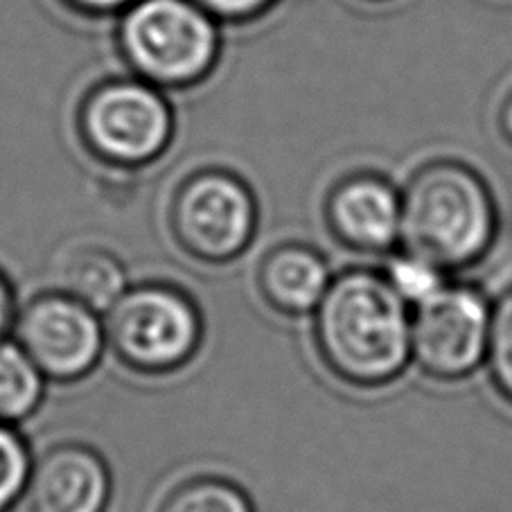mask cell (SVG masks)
<instances>
[{
    "instance_id": "obj_1",
    "label": "cell",
    "mask_w": 512,
    "mask_h": 512,
    "mask_svg": "<svg viewBox=\"0 0 512 512\" xmlns=\"http://www.w3.org/2000/svg\"><path fill=\"white\" fill-rule=\"evenodd\" d=\"M312 337L323 366L339 382L379 388L411 361V314L384 273L350 269L332 278L312 314Z\"/></svg>"
},
{
    "instance_id": "obj_2",
    "label": "cell",
    "mask_w": 512,
    "mask_h": 512,
    "mask_svg": "<svg viewBox=\"0 0 512 512\" xmlns=\"http://www.w3.org/2000/svg\"><path fill=\"white\" fill-rule=\"evenodd\" d=\"M499 226L497 203L483 176L458 161H436L402 192L400 242L443 271H461L488 253Z\"/></svg>"
},
{
    "instance_id": "obj_3",
    "label": "cell",
    "mask_w": 512,
    "mask_h": 512,
    "mask_svg": "<svg viewBox=\"0 0 512 512\" xmlns=\"http://www.w3.org/2000/svg\"><path fill=\"white\" fill-rule=\"evenodd\" d=\"M122 64L165 93L188 91L215 73L222 59V23L192 0H138L118 16Z\"/></svg>"
},
{
    "instance_id": "obj_4",
    "label": "cell",
    "mask_w": 512,
    "mask_h": 512,
    "mask_svg": "<svg viewBox=\"0 0 512 512\" xmlns=\"http://www.w3.org/2000/svg\"><path fill=\"white\" fill-rule=\"evenodd\" d=\"M107 350L129 373L170 377L199 357L206 319L197 300L174 282L129 285L104 314Z\"/></svg>"
},
{
    "instance_id": "obj_5",
    "label": "cell",
    "mask_w": 512,
    "mask_h": 512,
    "mask_svg": "<svg viewBox=\"0 0 512 512\" xmlns=\"http://www.w3.org/2000/svg\"><path fill=\"white\" fill-rule=\"evenodd\" d=\"M75 122L86 154L122 172L161 161L176 134L167 93L134 75L93 86L79 102Z\"/></svg>"
},
{
    "instance_id": "obj_6",
    "label": "cell",
    "mask_w": 512,
    "mask_h": 512,
    "mask_svg": "<svg viewBox=\"0 0 512 512\" xmlns=\"http://www.w3.org/2000/svg\"><path fill=\"white\" fill-rule=\"evenodd\" d=\"M167 228L190 260L226 267L244 258L258 237L260 203L242 176L224 167H206L176 185Z\"/></svg>"
},
{
    "instance_id": "obj_7",
    "label": "cell",
    "mask_w": 512,
    "mask_h": 512,
    "mask_svg": "<svg viewBox=\"0 0 512 512\" xmlns=\"http://www.w3.org/2000/svg\"><path fill=\"white\" fill-rule=\"evenodd\" d=\"M12 339L59 386L84 382L109 352L104 316L61 289L41 291L19 305Z\"/></svg>"
},
{
    "instance_id": "obj_8",
    "label": "cell",
    "mask_w": 512,
    "mask_h": 512,
    "mask_svg": "<svg viewBox=\"0 0 512 512\" xmlns=\"http://www.w3.org/2000/svg\"><path fill=\"white\" fill-rule=\"evenodd\" d=\"M492 310L479 289L443 285L413 307L411 359L438 382L470 377L485 361Z\"/></svg>"
},
{
    "instance_id": "obj_9",
    "label": "cell",
    "mask_w": 512,
    "mask_h": 512,
    "mask_svg": "<svg viewBox=\"0 0 512 512\" xmlns=\"http://www.w3.org/2000/svg\"><path fill=\"white\" fill-rule=\"evenodd\" d=\"M323 215L330 235L341 246L364 255H382L400 242L402 192L379 174H350L332 185Z\"/></svg>"
},
{
    "instance_id": "obj_10",
    "label": "cell",
    "mask_w": 512,
    "mask_h": 512,
    "mask_svg": "<svg viewBox=\"0 0 512 512\" xmlns=\"http://www.w3.org/2000/svg\"><path fill=\"white\" fill-rule=\"evenodd\" d=\"M25 497L32 512H107L113 472L95 447L64 440L34 458Z\"/></svg>"
},
{
    "instance_id": "obj_11",
    "label": "cell",
    "mask_w": 512,
    "mask_h": 512,
    "mask_svg": "<svg viewBox=\"0 0 512 512\" xmlns=\"http://www.w3.org/2000/svg\"><path fill=\"white\" fill-rule=\"evenodd\" d=\"M332 282L328 260L310 244L282 242L264 253L255 289L264 305L287 319L312 316Z\"/></svg>"
},
{
    "instance_id": "obj_12",
    "label": "cell",
    "mask_w": 512,
    "mask_h": 512,
    "mask_svg": "<svg viewBox=\"0 0 512 512\" xmlns=\"http://www.w3.org/2000/svg\"><path fill=\"white\" fill-rule=\"evenodd\" d=\"M59 289L82 300L102 316L129 289V271L116 253L102 246H82L61 262Z\"/></svg>"
},
{
    "instance_id": "obj_13",
    "label": "cell",
    "mask_w": 512,
    "mask_h": 512,
    "mask_svg": "<svg viewBox=\"0 0 512 512\" xmlns=\"http://www.w3.org/2000/svg\"><path fill=\"white\" fill-rule=\"evenodd\" d=\"M48 379L12 337L0 339V425L21 427L46 402Z\"/></svg>"
},
{
    "instance_id": "obj_14",
    "label": "cell",
    "mask_w": 512,
    "mask_h": 512,
    "mask_svg": "<svg viewBox=\"0 0 512 512\" xmlns=\"http://www.w3.org/2000/svg\"><path fill=\"white\" fill-rule=\"evenodd\" d=\"M156 512H255L251 494L219 474L183 479L165 494Z\"/></svg>"
},
{
    "instance_id": "obj_15",
    "label": "cell",
    "mask_w": 512,
    "mask_h": 512,
    "mask_svg": "<svg viewBox=\"0 0 512 512\" xmlns=\"http://www.w3.org/2000/svg\"><path fill=\"white\" fill-rule=\"evenodd\" d=\"M34 456L19 427L0 425V512H12L28 494Z\"/></svg>"
},
{
    "instance_id": "obj_16",
    "label": "cell",
    "mask_w": 512,
    "mask_h": 512,
    "mask_svg": "<svg viewBox=\"0 0 512 512\" xmlns=\"http://www.w3.org/2000/svg\"><path fill=\"white\" fill-rule=\"evenodd\" d=\"M485 364L494 388L512 404V287L492 307Z\"/></svg>"
},
{
    "instance_id": "obj_17",
    "label": "cell",
    "mask_w": 512,
    "mask_h": 512,
    "mask_svg": "<svg viewBox=\"0 0 512 512\" xmlns=\"http://www.w3.org/2000/svg\"><path fill=\"white\" fill-rule=\"evenodd\" d=\"M445 273L447 271L420 258V255L404 251L391 260L384 276L406 305L416 307L422 300L434 296L440 287L447 285Z\"/></svg>"
},
{
    "instance_id": "obj_18",
    "label": "cell",
    "mask_w": 512,
    "mask_h": 512,
    "mask_svg": "<svg viewBox=\"0 0 512 512\" xmlns=\"http://www.w3.org/2000/svg\"><path fill=\"white\" fill-rule=\"evenodd\" d=\"M222 25H244L267 16L278 0H192Z\"/></svg>"
},
{
    "instance_id": "obj_19",
    "label": "cell",
    "mask_w": 512,
    "mask_h": 512,
    "mask_svg": "<svg viewBox=\"0 0 512 512\" xmlns=\"http://www.w3.org/2000/svg\"><path fill=\"white\" fill-rule=\"evenodd\" d=\"M59 3L75 14L104 19V16H120L138 0H59Z\"/></svg>"
},
{
    "instance_id": "obj_20",
    "label": "cell",
    "mask_w": 512,
    "mask_h": 512,
    "mask_svg": "<svg viewBox=\"0 0 512 512\" xmlns=\"http://www.w3.org/2000/svg\"><path fill=\"white\" fill-rule=\"evenodd\" d=\"M16 312H19V303H16V289L7 273L0 269V339L12 332Z\"/></svg>"
},
{
    "instance_id": "obj_21",
    "label": "cell",
    "mask_w": 512,
    "mask_h": 512,
    "mask_svg": "<svg viewBox=\"0 0 512 512\" xmlns=\"http://www.w3.org/2000/svg\"><path fill=\"white\" fill-rule=\"evenodd\" d=\"M499 122H501V131H503V136H506V138H508V143L512 145V91L508 93L506 102H503Z\"/></svg>"
}]
</instances>
